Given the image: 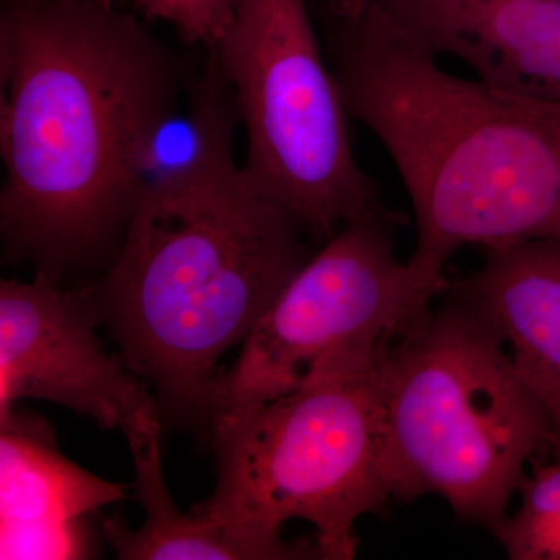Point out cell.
Segmentation results:
<instances>
[{
    "label": "cell",
    "instance_id": "cell-1",
    "mask_svg": "<svg viewBox=\"0 0 560 560\" xmlns=\"http://www.w3.org/2000/svg\"><path fill=\"white\" fill-rule=\"evenodd\" d=\"M0 226L36 272L113 261L183 66L113 0H3Z\"/></svg>",
    "mask_w": 560,
    "mask_h": 560
},
{
    "label": "cell",
    "instance_id": "cell-8",
    "mask_svg": "<svg viewBox=\"0 0 560 560\" xmlns=\"http://www.w3.org/2000/svg\"><path fill=\"white\" fill-rule=\"evenodd\" d=\"M95 302L36 272L0 283V418L21 399L61 405L127 440L161 429L149 385L95 335Z\"/></svg>",
    "mask_w": 560,
    "mask_h": 560
},
{
    "label": "cell",
    "instance_id": "cell-6",
    "mask_svg": "<svg viewBox=\"0 0 560 560\" xmlns=\"http://www.w3.org/2000/svg\"><path fill=\"white\" fill-rule=\"evenodd\" d=\"M209 51L248 136L245 171L312 241L393 212L353 154L340 84L304 0H235L230 28Z\"/></svg>",
    "mask_w": 560,
    "mask_h": 560
},
{
    "label": "cell",
    "instance_id": "cell-7",
    "mask_svg": "<svg viewBox=\"0 0 560 560\" xmlns=\"http://www.w3.org/2000/svg\"><path fill=\"white\" fill-rule=\"evenodd\" d=\"M401 213L342 226L280 291L234 366L219 375L209 425L296 389L327 361L371 352L425 318L444 287L399 259Z\"/></svg>",
    "mask_w": 560,
    "mask_h": 560
},
{
    "label": "cell",
    "instance_id": "cell-10",
    "mask_svg": "<svg viewBox=\"0 0 560 560\" xmlns=\"http://www.w3.org/2000/svg\"><path fill=\"white\" fill-rule=\"evenodd\" d=\"M127 489L62 456L46 420L14 408L0 418V559L86 558L81 521Z\"/></svg>",
    "mask_w": 560,
    "mask_h": 560
},
{
    "label": "cell",
    "instance_id": "cell-11",
    "mask_svg": "<svg viewBox=\"0 0 560 560\" xmlns=\"http://www.w3.org/2000/svg\"><path fill=\"white\" fill-rule=\"evenodd\" d=\"M442 291L480 313L500 335L522 381L550 415L559 445L560 241L490 246L480 270Z\"/></svg>",
    "mask_w": 560,
    "mask_h": 560
},
{
    "label": "cell",
    "instance_id": "cell-2",
    "mask_svg": "<svg viewBox=\"0 0 560 560\" xmlns=\"http://www.w3.org/2000/svg\"><path fill=\"white\" fill-rule=\"evenodd\" d=\"M235 128L143 189L94 300L127 366L184 420L209 422L221 357L313 256L296 217L235 164Z\"/></svg>",
    "mask_w": 560,
    "mask_h": 560
},
{
    "label": "cell",
    "instance_id": "cell-14",
    "mask_svg": "<svg viewBox=\"0 0 560 560\" xmlns=\"http://www.w3.org/2000/svg\"><path fill=\"white\" fill-rule=\"evenodd\" d=\"M117 2V0H113ZM150 20L167 22L180 38L212 49L234 18L235 0H128Z\"/></svg>",
    "mask_w": 560,
    "mask_h": 560
},
{
    "label": "cell",
    "instance_id": "cell-3",
    "mask_svg": "<svg viewBox=\"0 0 560 560\" xmlns=\"http://www.w3.org/2000/svg\"><path fill=\"white\" fill-rule=\"evenodd\" d=\"M329 47L350 119L410 197L412 270L445 287L466 246L560 241V102L452 75L370 16L331 21Z\"/></svg>",
    "mask_w": 560,
    "mask_h": 560
},
{
    "label": "cell",
    "instance_id": "cell-15",
    "mask_svg": "<svg viewBox=\"0 0 560 560\" xmlns=\"http://www.w3.org/2000/svg\"><path fill=\"white\" fill-rule=\"evenodd\" d=\"M375 0H327L331 21H357L374 5Z\"/></svg>",
    "mask_w": 560,
    "mask_h": 560
},
{
    "label": "cell",
    "instance_id": "cell-5",
    "mask_svg": "<svg viewBox=\"0 0 560 560\" xmlns=\"http://www.w3.org/2000/svg\"><path fill=\"white\" fill-rule=\"evenodd\" d=\"M382 346L327 361L296 389L210 423L219 480L195 511L279 539L287 523L307 522L323 559H355L357 522L390 500Z\"/></svg>",
    "mask_w": 560,
    "mask_h": 560
},
{
    "label": "cell",
    "instance_id": "cell-12",
    "mask_svg": "<svg viewBox=\"0 0 560 560\" xmlns=\"http://www.w3.org/2000/svg\"><path fill=\"white\" fill-rule=\"evenodd\" d=\"M161 429L128 440L136 469V495L145 522L128 528L120 517L103 522V533L124 560H296L323 559L316 537L285 540L198 511L184 514L172 500L162 471Z\"/></svg>",
    "mask_w": 560,
    "mask_h": 560
},
{
    "label": "cell",
    "instance_id": "cell-9",
    "mask_svg": "<svg viewBox=\"0 0 560 560\" xmlns=\"http://www.w3.org/2000/svg\"><path fill=\"white\" fill-rule=\"evenodd\" d=\"M364 16L490 86L560 102V0H375Z\"/></svg>",
    "mask_w": 560,
    "mask_h": 560
},
{
    "label": "cell",
    "instance_id": "cell-4",
    "mask_svg": "<svg viewBox=\"0 0 560 560\" xmlns=\"http://www.w3.org/2000/svg\"><path fill=\"white\" fill-rule=\"evenodd\" d=\"M445 300L378 352L383 475L390 499L447 501L459 521L493 536L558 431L480 313Z\"/></svg>",
    "mask_w": 560,
    "mask_h": 560
},
{
    "label": "cell",
    "instance_id": "cell-13",
    "mask_svg": "<svg viewBox=\"0 0 560 560\" xmlns=\"http://www.w3.org/2000/svg\"><path fill=\"white\" fill-rule=\"evenodd\" d=\"M517 493L521 508L495 539L511 560H560V459L536 460Z\"/></svg>",
    "mask_w": 560,
    "mask_h": 560
}]
</instances>
